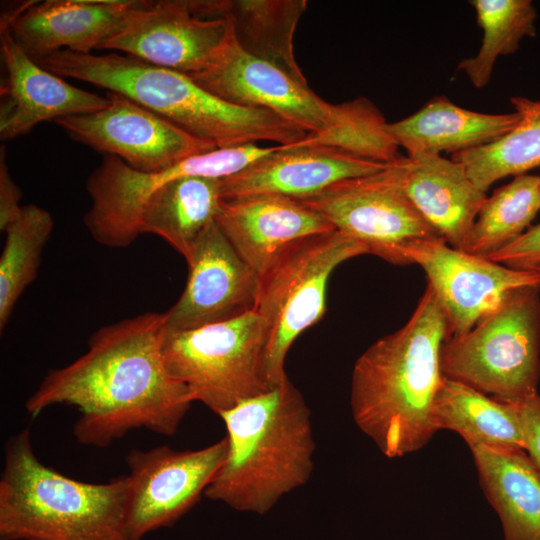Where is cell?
<instances>
[{
	"label": "cell",
	"mask_w": 540,
	"mask_h": 540,
	"mask_svg": "<svg viewBox=\"0 0 540 540\" xmlns=\"http://www.w3.org/2000/svg\"><path fill=\"white\" fill-rule=\"evenodd\" d=\"M165 331L156 312L99 328L82 356L46 374L25 409L36 417L57 404L76 408L75 440L98 448L137 428L174 435L194 400L166 367Z\"/></svg>",
	"instance_id": "1"
},
{
	"label": "cell",
	"mask_w": 540,
	"mask_h": 540,
	"mask_svg": "<svg viewBox=\"0 0 540 540\" xmlns=\"http://www.w3.org/2000/svg\"><path fill=\"white\" fill-rule=\"evenodd\" d=\"M447 338L446 314L427 285L407 323L357 359L351 380L352 417L386 457L416 452L437 432L432 408L444 377L440 351Z\"/></svg>",
	"instance_id": "2"
},
{
	"label": "cell",
	"mask_w": 540,
	"mask_h": 540,
	"mask_svg": "<svg viewBox=\"0 0 540 540\" xmlns=\"http://www.w3.org/2000/svg\"><path fill=\"white\" fill-rule=\"evenodd\" d=\"M219 417L228 450L205 497L262 515L310 479L315 450L311 413L288 378Z\"/></svg>",
	"instance_id": "3"
},
{
	"label": "cell",
	"mask_w": 540,
	"mask_h": 540,
	"mask_svg": "<svg viewBox=\"0 0 540 540\" xmlns=\"http://www.w3.org/2000/svg\"><path fill=\"white\" fill-rule=\"evenodd\" d=\"M33 60L60 77L124 95L216 149L282 143L288 134V122L278 114L226 102L183 73L130 55L59 50Z\"/></svg>",
	"instance_id": "4"
},
{
	"label": "cell",
	"mask_w": 540,
	"mask_h": 540,
	"mask_svg": "<svg viewBox=\"0 0 540 540\" xmlns=\"http://www.w3.org/2000/svg\"><path fill=\"white\" fill-rule=\"evenodd\" d=\"M127 475L107 483L69 478L42 463L28 428L4 447L1 540H130Z\"/></svg>",
	"instance_id": "5"
},
{
	"label": "cell",
	"mask_w": 540,
	"mask_h": 540,
	"mask_svg": "<svg viewBox=\"0 0 540 540\" xmlns=\"http://www.w3.org/2000/svg\"><path fill=\"white\" fill-rule=\"evenodd\" d=\"M540 285L509 291L468 333L442 344L444 377L502 402L537 392L540 377Z\"/></svg>",
	"instance_id": "6"
},
{
	"label": "cell",
	"mask_w": 540,
	"mask_h": 540,
	"mask_svg": "<svg viewBox=\"0 0 540 540\" xmlns=\"http://www.w3.org/2000/svg\"><path fill=\"white\" fill-rule=\"evenodd\" d=\"M363 254L368 252L359 241L335 229L294 243L260 277L255 311L268 326L261 369L269 388L288 378L285 360L291 345L323 317L332 272Z\"/></svg>",
	"instance_id": "7"
},
{
	"label": "cell",
	"mask_w": 540,
	"mask_h": 540,
	"mask_svg": "<svg viewBox=\"0 0 540 540\" xmlns=\"http://www.w3.org/2000/svg\"><path fill=\"white\" fill-rule=\"evenodd\" d=\"M267 340V322L253 310L199 328H166L163 356L170 374L193 400L219 416L271 389L261 369Z\"/></svg>",
	"instance_id": "8"
},
{
	"label": "cell",
	"mask_w": 540,
	"mask_h": 540,
	"mask_svg": "<svg viewBox=\"0 0 540 540\" xmlns=\"http://www.w3.org/2000/svg\"><path fill=\"white\" fill-rule=\"evenodd\" d=\"M275 147L245 144L191 156L158 172H141L116 156L106 155L86 181L91 206L83 223L92 238L110 248L129 246L140 235L139 217L150 195L164 183L187 176L223 179Z\"/></svg>",
	"instance_id": "9"
},
{
	"label": "cell",
	"mask_w": 540,
	"mask_h": 540,
	"mask_svg": "<svg viewBox=\"0 0 540 540\" xmlns=\"http://www.w3.org/2000/svg\"><path fill=\"white\" fill-rule=\"evenodd\" d=\"M398 160L377 173L339 181L297 200L336 230L359 241L368 254L391 264L407 265L402 254L407 245L416 240L445 239L403 190Z\"/></svg>",
	"instance_id": "10"
},
{
	"label": "cell",
	"mask_w": 540,
	"mask_h": 540,
	"mask_svg": "<svg viewBox=\"0 0 540 540\" xmlns=\"http://www.w3.org/2000/svg\"><path fill=\"white\" fill-rule=\"evenodd\" d=\"M227 438L198 449L176 451L167 445L131 450L127 532L130 540L169 527L200 499L224 462Z\"/></svg>",
	"instance_id": "11"
},
{
	"label": "cell",
	"mask_w": 540,
	"mask_h": 540,
	"mask_svg": "<svg viewBox=\"0 0 540 540\" xmlns=\"http://www.w3.org/2000/svg\"><path fill=\"white\" fill-rule=\"evenodd\" d=\"M106 97L109 103L100 110L54 122L74 141L141 172H158L216 149L124 95L108 92Z\"/></svg>",
	"instance_id": "12"
},
{
	"label": "cell",
	"mask_w": 540,
	"mask_h": 540,
	"mask_svg": "<svg viewBox=\"0 0 540 540\" xmlns=\"http://www.w3.org/2000/svg\"><path fill=\"white\" fill-rule=\"evenodd\" d=\"M231 37L226 18H201L189 0L135 1L121 28L99 47L187 76L205 69Z\"/></svg>",
	"instance_id": "13"
},
{
	"label": "cell",
	"mask_w": 540,
	"mask_h": 540,
	"mask_svg": "<svg viewBox=\"0 0 540 540\" xmlns=\"http://www.w3.org/2000/svg\"><path fill=\"white\" fill-rule=\"evenodd\" d=\"M407 264H418L448 320L449 337L468 333L511 290L540 285V273L517 270L447 245L445 240H416L402 251Z\"/></svg>",
	"instance_id": "14"
},
{
	"label": "cell",
	"mask_w": 540,
	"mask_h": 540,
	"mask_svg": "<svg viewBox=\"0 0 540 540\" xmlns=\"http://www.w3.org/2000/svg\"><path fill=\"white\" fill-rule=\"evenodd\" d=\"M189 77L226 102L274 112L308 134L324 131L337 115V105L320 98L308 84L244 52L232 32L212 62Z\"/></svg>",
	"instance_id": "15"
},
{
	"label": "cell",
	"mask_w": 540,
	"mask_h": 540,
	"mask_svg": "<svg viewBox=\"0 0 540 540\" xmlns=\"http://www.w3.org/2000/svg\"><path fill=\"white\" fill-rule=\"evenodd\" d=\"M186 262L187 283L177 302L164 313L166 328H199L255 310L260 278L216 221L201 234Z\"/></svg>",
	"instance_id": "16"
},
{
	"label": "cell",
	"mask_w": 540,
	"mask_h": 540,
	"mask_svg": "<svg viewBox=\"0 0 540 540\" xmlns=\"http://www.w3.org/2000/svg\"><path fill=\"white\" fill-rule=\"evenodd\" d=\"M216 223L259 278L294 243L335 230L297 199L275 194L221 198Z\"/></svg>",
	"instance_id": "17"
},
{
	"label": "cell",
	"mask_w": 540,
	"mask_h": 540,
	"mask_svg": "<svg viewBox=\"0 0 540 540\" xmlns=\"http://www.w3.org/2000/svg\"><path fill=\"white\" fill-rule=\"evenodd\" d=\"M388 165L325 145H278L242 171L220 179V194L221 198L275 194L303 199L339 181L377 173Z\"/></svg>",
	"instance_id": "18"
},
{
	"label": "cell",
	"mask_w": 540,
	"mask_h": 540,
	"mask_svg": "<svg viewBox=\"0 0 540 540\" xmlns=\"http://www.w3.org/2000/svg\"><path fill=\"white\" fill-rule=\"evenodd\" d=\"M0 47L6 75L0 89V138L13 140L43 121L89 113L107 106L101 97L70 85L37 64L1 29Z\"/></svg>",
	"instance_id": "19"
},
{
	"label": "cell",
	"mask_w": 540,
	"mask_h": 540,
	"mask_svg": "<svg viewBox=\"0 0 540 540\" xmlns=\"http://www.w3.org/2000/svg\"><path fill=\"white\" fill-rule=\"evenodd\" d=\"M135 1L48 0L27 3L1 19L30 57L70 50L89 54L122 26Z\"/></svg>",
	"instance_id": "20"
},
{
	"label": "cell",
	"mask_w": 540,
	"mask_h": 540,
	"mask_svg": "<svg viewBox=\"0 0 540 540\" xmlns=\"http://www.w3.org/2000/svg\"><path fill=\"white\" fill-rule=\"evenodd\" d=\"M400 183L417 210L454 249L465 252L487 195L458 162L441 155L401 157Z\"/></svg>",
	"instance_id": "21"
},
{
	"label": "cell",
	"mask_w": 540,
	"mask_h": 540,
	"mask_svg": "<svg viewBox=\"0 0 540 540\" xmlns=\"http://www.w3.org/2000/svg\"><path fill=\"white\" fill-rule=\"evenodd\" d=\"M514 111L489 114L472 111L452 103L445 96L427 101L410 116L388 123L387 129L407 157L452 154L488 144L519 122Z\"/></svg>",
	"instance_id": "22"
},
{
	"label": "cell",
	"mask_w": 540,
	"mask_h": 540,
	"mask_svg": "<svg viewBox=\"0 0 540 540\" xmlns=\"http://www.w3.org/2000/svg\"><path fill=\"white\" fill-rule=\"evenodd\" d=\"M307 7L305 0H195L202 18H226L236 44L247 54L270 63L308 84L296 62L293 38Z\"/></svg>",
	"instance_id": "23"
},
{
	"label": "cell",
	"mask_w": 540,
	"mask_h": 540,
	"mask_svg": "<svg viewBox=\"0 0 540 540\" xmlns=\"http://www.w3.org/2000/svg\"><path fill=\"white\" fill-rule=\"evenodd\" d=\"M479 482L504 540H540V472L518 448L470 447Z\"/></svg>",
	"instance_id": "24"
},
{
	"label": "cell",
	"mask_w": 540,
	"mask_h": 540,
	"mask_svg": "<svg viewBox=\"0 0 540 540\" xmlns=\"http://www.w3.org/2000/svg\"><path fill=\"white\" fill-rule=\"evenodd\" d=\"M220 200V179H172L156 189L143 205L140 234L160 236L186 260L201 234L216 221Z\"/></svg>",
	"instance_id": "25"
},
{
	"label": "cell",
	"mask_w": 540,
	"mask_h": 540,
	"mask_svg": "<svg viewBox=\"0 0 540 540\" xmlns=\"http://www.w3.org/2000/svg\"><path fill=\"white\" fill-rule=\"evenodd\" d=\"M432 421L437 431L458 433L469 448L525 449L519 418L510 403L446 377L434 399Z\"/></svg>",
	"instance_id": "26"
},
{
	"label": "cell",
	"mask_w": 540,
	"mask_h": 540,
	"mask_svg": "<svg viewBox=\"0 0 540 540\" xmlns=\"http://www.w3.org/2000/svg\"><path fill=\"white\" fill-rule=\"evenodd\" d=\"M510 102L520 116L512 130L488 144L451 157L485 193L502 178L526 174L540 166V100L515 96Z\"/></svg>",
	"instance_id": "27"
},
{
	"label": "cell",
	"mask_w": 540,
	"mask_h": 540,
	"mask_svg": "<svg viewBox=\"0 0 540 540\" xmlns=\"http://www.w3.org/2000/svg\"><path fill=\"white\" fill-rule=\"evenodd\" d=\"M539 210L540 176H515L485 199L465 252L488 258L526 232Z\"/></svg>",
	"instance_id": "28"
},
{
	"label": "cell",
	"mask_w": 540,
	"mask_h": 540,
	"mask_svg": "<svg viewBox=\"0 0 540 540\" xmlns=\"http://www.w3.org/2000/svg\"><path fill=\"white\" fill-rule=\"evenodd\" d=\"M482 44L473 57L458 64L476 88L485 87L499 56L516 52L525 37L536 33L537 12L530 0H471Z\"/></svg>",
	"instance_id": "29"
},
{
	"label": "cell",
	"mask_w": 540,
	"mask_h": 540,
	"mask_svg": "<svg viewBox=\"0 0 540 540\" xmlns=\"http://www.w3.org/2000/svg\"><path fill=\"white\" fill-rule=\"evenodd\" d=\"M51 214L28 204L5 229L6 239L0 258V330L9 321L15 304L37 277L42 250L53 231Z\"/></svg>",
	"instance_id": "30"
},
{
	"label": "cell",
	"mask_w": 540,
	"mask_h": 540,
	"mask_svg": "<svg viewBox=\"0 0 540 540\" xmlns=\"http://www.w3.org/2000/svg\"><path fill=\"white\" fill-rule=\"evenodd\" d=\"M387 125L371 100L357 97L337 104L336 118L327 129L308 134L298 143L325 145L362 159L390 164L402 156Z\"/></svg>",
	"instance_id": "31"
},
{
	"label": "cell",
	"mask_w": 540,
	"mask_h": 540,
	"mask_svg": "<svg viewBox=\"0 0 540 540\" xmlns=\"http://www.w3.org/2000/svg\"><path fill=\"white\" fill-rule=\"evenodd\" d=\"M487 259L512 269L537 271L540 268V224L528 228Z\"/></svg>",
	"instance_id": "32"
},
{
	"label": "cell",
	"mask_w": 540,
	"mask_h": 540,
	"mask_svg": "<svg viewBox=\"0 0 540 540\" xmlns=\"http://www.w3.org/2000/svg\"><path fill=\"white\" fill-rule=\"evenodd\" d=\"M512 405L519 418L525 452L540 472V395L538 393Z\"/></svg>",
	"instance_id": "33"
},
{
	"label": "cell",
	"mask_w": 540,
	"mask_h": 540,
	"mask_svg": "<svg viewBox=\"0 0 540 540\" xmlns=\"http://www.w3.org/2000/svg\"><path fill=\"white\" fill-rule=\"evenodd\" d=\"M21 190L9 174L6 164L5 149L0 154V229H5L18 217L22 206Z\"/></svg>",
	"instance_id": "34"
},
{
	"label": "cell",
	"mask_w": 540,
	"mask_h": 540,
	"mask_svg": "<svg viewBox=\"0 0 540 540\" xmlns=\"http://www.w3.org/2000/svg\"><path fill=\"white\" fill-rule=\"evenodd\" d=\"M537 272H539V273H540V268H539V269L537 270Z\"/></svg>",
	"instance_id": "35"
}]
</instances>
